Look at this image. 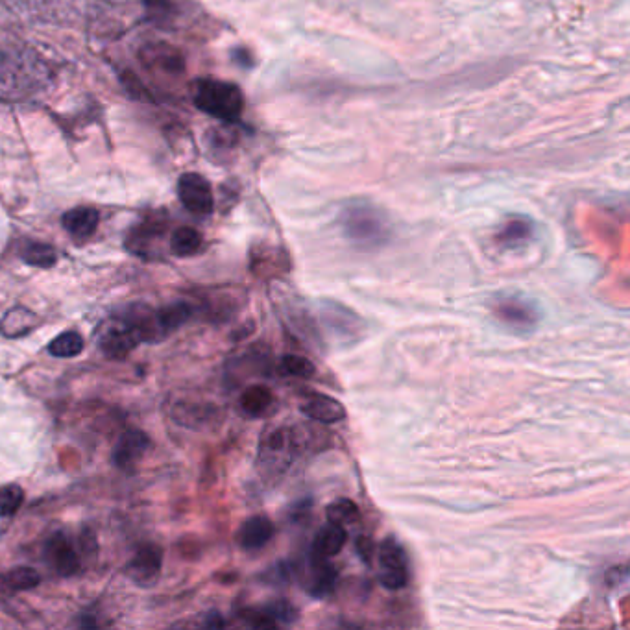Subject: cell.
Returning <instances> with one entry per match:
<instances>
[{"label":"cell","mask_w":630,"mask_h":630,"mask_svg":"<svg viewBox=\"0 0 630 630\" xmlns=\"http://www.w3.org/2000/svg\"><path fill=\"white\" fill-rule=\"evenodd\" d=\"M340 226L346 239L361 248H377L390 237L385 215L370 204H352L340 215Z\"/></svg>","instance_id":"cell-1"},{"label":"cell","mask_w":630,"mask_h":630,"mask_svg":"<svg viewBox=\"0 0 630 630\" xmlns=\"http://www.w3.org/2000/svg\"><path fill=\"white\" fill-rule=\"evenodd\" d=\"M193 98L198 110L219 121H237L244 110L243 91L237 85L224 80H198L194 84Z\"/></svg>","instance_id":"cell-2"},{"label":"cell","mask_w":630,"mask_h":630,"mask_svg":"<svg viewBox=\"0 0 630 630\" xmlns=\"http://www.w3.org/2000/svg\"><path fill=\"white\" fill-rule=\"evenodd\" d=\"M379 566H381L379 582L387 590H401L407 586L409 582L407 553L394 538H387L379 546Z\"/></svg>","instance_id":"cell-3"},{"label":"cell","mask_w":630,"mask_h":630,"mask_svg":"<svg viewBox=\"0 0 630 630\" xmlns=\"http://www.w3.org/2000/svg\"><path fill=\"white\" fill-rule=\"evenodd\" d=\"M141 342L145 340L139 328L128 316L122 315L100 335V350L108 359H124Z\"/></svg>","instance_id":"cell-4"},{"label":"cell","mask_w":630,"mask_h":630,"mask_svg":"<svg viewBox=\"0 0 630 630\" xmlns=\"http://www.w3.org/2000/svg\"><path fill=\"white\" fill-rule=\"evenodd\" d=\"M178 196L182 200L183 207L194 215L206 217L213 213L215 198L211 185L202 174L187 172L178 180Z\"/></svg>","instance_id":"cell-5"},{"label":"cell","mask_w":630,"mask_h":630,"mask_svg":"<svg viewBox=\"0 0 630 630\" xmlns=\"http://www.w3.org/2000/svg\"><path fill=\"white\" fill-rule=\"evenodd\" d=\"M163 566V551L154 544H146L135 551V557L128 564L130 579L139 586H150L158 581Z\"/></svg>","instance_id":"cell-6"},{"label":"cell","mask_w":630,"mask_h":630,"mask_svg":"<svg viewBox=\"0 0 630 630\" xmlns=\"http://www.w3.org/2000/svg\"><path fill=\"white\" fill-rule=\"evenodd\" d=\"M45 555L50 566L60 573L61 577H71L80 571V557L73 544L63 533H54L45 544Z\"/></svg>","instance_id":"cell-7"},{"label":"cell","mask_w":630,"mask_h":630,"mask_svg":"<svg viewBox=\"0 0 630 630\" xmlns=\"http://www.w3.org/2000/svg\"><path fill=\"white\" fill-rule=\"evenodd\" d=\"M494 315L510 328L527 329L538 322V311L520 298H497L492 303Z\"/></svg>","instance_id":"cell-8"},{"label":"cell","mask_w":630,"mask_h":630,"mask_svg":"<svg viewBox=\"0 0 630 630\" xmlns=\"http://www.w3.org/2000/svg\"><path fill=\"white\" fill-rule=\"evenodd\" d=\"M150 448V438L139 429H130L122 433L113 448V464L121 470H128L143 459Z\"/></svg>","instance_id":"cell-9"},{"label":"cell","mask_w":630,"mask_h":630,"mask_svg":"<svg viewBox=\"0 0 630 630\" xmlns=\"http://www.w3.org/2000/svg\"><path fill=\"white\" fill-rule=\"evenodd\" d=\"M302 412L315 420L318 424H339L342 420H346L348 412L346 407L335 398H329L324 394H315L302 405Z\"/></svg>","instance_id":"cell-10"},{"label":"cell","mask_w":630,"mask_h":630,"mask_svg":"<svg viewBox=\"0 0 630 630\" xmlns=\"http://www.w3.org/2000/svg\"><path fill=\"white\" fill-rule=\"evenodd\" d=\"M274 536V523L267 516H252L244 521L237 533L239 546L246 551H257L267 546Z\"/></svg>","instance_id":"cell-11"},{"label":"cell","mask_w":630,"mask_h":630,"mask_svg":"<svg viewBox=\"0 0 630 630\" xmlns=\"http://www.w3.org/2000/svg\"><path fill=\"white\" fill-rule=\"evenodd\" d=\"M61 222L76 239H87L97 231L100 215L95 207H74L63 215Z\"/></svg>","instance_id":"cell-12"},{"label":"cell","mask_w":630,"mask_h":630,"mask_svg":"<svg viewBox=\"0 0 630 630\" xmlns=\"http://www.w3.org/2000/svg\"><path fill=\"white\" fill-rule=\"evenodd\" d=\"M348 542L346 527H340L335 523H329L320 533L316 534L313 553L318 558L337 557Z\"/></svg>","instance_id":"cell-13"},{"label":"cell","mask_w":630,"mask_h":630,"mask_svg":"<svg viewBox=\"0 0 630 630\" xmlns=\"http://www.w3.org/2000/svg\"><path fill=\"white\" fill-rule=\"evenodd\" d=\"M315 558L313 575H311V582H309L307 590L316 599H322V597H328V595L333 594L337 581H339V571H337L335 566L329 564L328 558Z\"/></svg>","instance_id":"cell-14"},{"label":"cell","mask_w":630,"mask_h":630,"mask_svg":"<svg viewBox=\"0 0 630 630\" xmlns=\"http://www.w3.org/2000/svg\"><path fill=\"white\" fill-rule=\"evenodd\" d=\"M154 315H156L159 337L165 339L191 318L193 307L189 303L174 302L159 311H154Z\"/></svg>","instance_id":"cell-15"},{"label":"cell","mask_w":630,"mask_h":630,"mask_svg":"<svg viewBox=\"0 0 630 630\" xmlns=\"http://www.w3.org/2000/svg\"><path fill=\"white\" fill-rule=\"evenodd\" d=\"M272 403H274V394L265 385H252L246 388L241 396V409L252 418L267 414Z\"/></svg>","instance_id":"cell-16"},{"label":"cell","mask_w":630,"mask_h":630,"mask_svg":"<svg viewBox=\"0 0 630 630\" xmlns=\"http://www.w3.org/2000/svg\"><path fill=\"white\" fill-rule=\"evenodd\" d=\"M202 235L200 231L194 230L191 226H182L172 233L170 237V252L176 257H191L198 254L202 248Z\"/></svg>","instance_id":"cell-17"},{"label":"cell","mask_w":630,"mask_h":630,"mask_svg":"<svg viewBox=\"0 0 630 630\" xmlns=\"http://www.w3.org/2000/svg\"><path fill=\"white\" fill-rule=\"evenodd\" d=\"M19 257L26 265L37 268H52L58 263V254L50 244L28 241L19 248Z\"/></svg>","instance_id":"cell-18"},{"label":"cell","mask_w":630,"mask_h":630,"mask_svg":"<svg viewBox=\"0 0 630 630\" xmlns=\"http://www.w3.org/2000/svg\"><path fill=\"white\" fill-rule=\"evenodd\" d=\"M41 582V575L32 568H13L0 577V584L8 592H26L36 588Z\"/></svg>","instance_id":"cell-19"},{"label":"cell","mask_w":630,"mask_h":630,"mask_svg":"<svg viewBox=\"0 0 630 630\" xmlns=\"http://www.w3.org/2000/svg\"><path fill=\"white\" fill-rule=\"evenodd\" d=\"M148 56L145 58V63L154 69H161L165 71V74H180L182 73L183 63L182 56L176 52V50L169 49V47H161V49H148Z\"/></svg>","instance_id":"cell-20"},{"label":"cell","mask_w":630,"mask_h":630,"mask_svg":"<svg viewBox=\"0 0 630 630\" xmlns=\"http://www.w3.org/2000/svg\"><path fill=\"white\" fill-rule=\"evenodd\" d=\"M84 350V339L76 331H65L49 344V353L60 359H71Z\"/></svg>","instance_id":"cell-21"},{"label":"cell","mask_w":630,"mask_h":630,"mask_svg":"<svg viewBox=\"0 0 630 630\" xmlns=\"http://www.w3.org/2000/svg\"><path fill=\"white\" fill-rule=\"evenodd\" d=\"M326 516H328L329 523H335L340 527H348L353 525L355 521H359V507L350 501V499H339V501H333L326 510Z\"/></svg>","instance_id":"cell-22"},{"label":"cell","mask_w":630,"mask_h":630,"mask_svg":"<svg viewBox=\"0 0 630 630\" xmlns=\"http://www.w3.org/2000/svg\"><path fill=\"white\" fill-rule=\"evenodd\" d=\"M23 313H25L23 307H15V309H12V311L6 315V318L2 320L0 329H2V333H4L6 337H21V335H25L28 329L32 328V318H34V315L28 311L25 318H21Z\"/></svg>","instance_id":"cell-23"},{"label":"cell","mask_w":630,"mask_h":630,"mask_svg":"<svg viewBox=\"0 0 630 630\" xmlns=\"http://www.w3.org/2000/svg\"><path fill=\"white\" fill-rule=\"evenodd\" d=\"M25 503V490L19 485L0 486V518H10Z\"/></svg>","instance_id":"cell-24"},{"label":"cell","mask_w":630,"mask_h":630,"mask_svg":"<svg viewBox=\"0 0 630 630\" xmlns=\"http://www.w3.org/2000/svg\"><path fill=\"white\" fill-rule=\"evenodd\" d=\"M281 370L287 376L300 377V379H311L316 374L315 364L302 355H285L281 359Z\"/></svg>","instance_id":"cell-25"},{"label":"cell","mask_w":630,"mask_h":630,"mask_svg":"<svg viewBox=\"0 0 630 630\" xmlns=\"http://www.w3.org/2000/svg\"><path fill=\"white\" fill-rule=\"evenodd\" d=\"M529 233H531V228H529V224L525 220H510V222H507V226L499 233V241L507 244L520 243V241H525L529 237Z\"/></svg>","instance_id":"cell-26"},{"label":"cell","mask_w":630,"mask_h":630,"mask_svg":"<svg viewBox=\"0 0 630 630\" xmlns=\"http://www.w3.org/2000/svg\"><path fill=\"white\" fill-rule=\"evenodd\" d=\"M265 612H267L270 618L274 619L276 623L279 625H285V623H292V621H296L298 619V610L291 605V603H287V601H283V599H279V601H274V603H270V605L265 606L263 608Z\"/></svg>","instance_id":"cell-27"},{"label":"cell","mask_w":630,"mask_h":630,"mask_svg":"<svg viewBox=\"0 0 630 630\" xmlns=\"http://www.w3.org/2000/svg\"><path fill=\"white\" fill-rule=\"evenodd\" d=\"M241 618H243L250 627H254V629H276V627H278V623L270 618L263 608L244 610L243 614H241Z\"/></svg>","instance_id":"cell-28"},{"label":"cell","mask_w":630,"mask_h":630,"mask_svg":"<svg viewBox=\"0 0 630 630\" xmlns=\"http://www.w3.org/2000/svg\"><path fill=\"white\" fill-rule=\"evenodd\" d=\"M357 549H359V553H361V557H363L364 560H370L372 551H374V544H372L370 538H359V540H357Z\"/></svg>","instance_id":"cell-29"},{"label":"cell","mask_w":630,"mask_h":630,"mask_svg":"<svg viewBox=\"0 0 630 630\" xmlns=\"http://www.w3.org/2000/svg\"><path fill=\"white\" fill-rule=\"evenodd\" d=\"M207 627H226V621L220 618V614H211L206 621Z\"/></svg>","instance_id":"cell-30"}]
</instances>
